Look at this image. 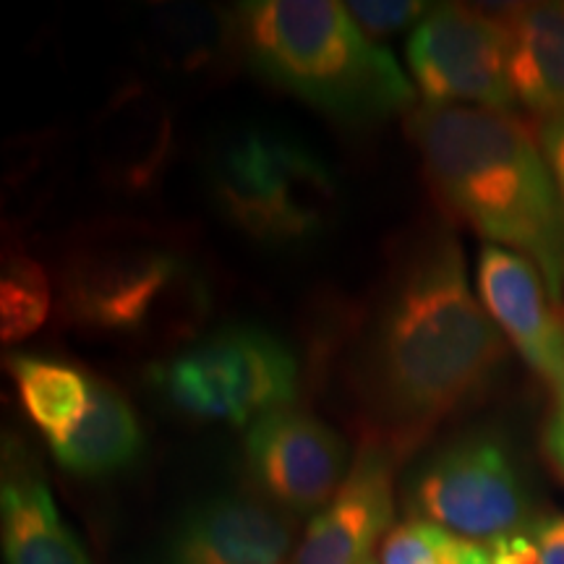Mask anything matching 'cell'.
I'll list each match as a JSON object with an SVG mask.
<instances>
[{"label":"cell","mask_w":564,"mask_h":564,"mask_svg":"<svg viewBox=\"0 0 564 564\" xmlns=\"http://www.w3.org/2000/svg\"><path fill=\"white\" fill-rule=\"evenodd\" d=\"M11 373L17 379L21 403L40 432L47 434V442L68 434L87 413L91 382L70 366L17 356L11 361Z\"/></svg>","instance_id":"16"},{"label":"cell","mask_w":564,"mask_h":564,"mask_svg":"<svg viewBox=\"0 0 564 564\" xmlns=\"http://www.w3.org/2000/svg\"><path fill=\"white\" fill-rule=\"evenodd\" d=\"M293 520L251 494H217L181 518L162 564H291Z\"/></svg>","instance_id":"9"},{"label":"cell","mask_w":564,"mask_h":564,"mask_svg":"<svg viewBox=\"0 0 564 564\" xmlns=\"http://www.w3.org/2000/svg\"><path fill=\"white\" fill-rule=\"evenodd\" d=\"M505 337L470 291L463 253L442 241L408 267L371 352L377 408L419 432L481 390L505 358Z\"/></svg>","instance_id":"2"},{"label":"cell","mask_w":564,"mask_h":564,"mask_svg":"<svg viewBox=\"0 0 564 564\" xmlns=\"http://www.w3.org/2000/svg\"><path fill=\"white\" fill-rule=\"evenodd\" d=\"M238 40L264 79L329 116L371 121L413 105L411 82L333 0H253L238 9Z\"/></svg>","instance_id":"3"},{"label":"cell","mask_w":564,"mask_h":564,"mask_svg":"<svg viewBox=\"0 0 564 564\" xmlns=\"http://www.w3.org/2000/svg\"><path fill=\"white\" fill-rule=\"evenodd\" d=\"M408 63L426 105L507 112L518 102L505 13L457 3L429 11L408 40Z\"/></svg>","instance_id":"6"},{"label":"cell","mask_w":564,"mask_h":564,"mask_svg":"<svg viewBox=\"0 0 564 564\" xmlns=\"http://www.w3.org/2000/svg\"><path fill=\"white\" fill-rule=\"evenodd\" d=\"M478 293L499 333L560 392L564 387V324L549 306L552 295L539 267L518 251L484 246L478 257Z\"/></svg>","instance_id":"10"},{"label":"cell","mask_w":564,"mask_h":564,"mask_svg":"<svg viewBox=\"0 0 564 564\" xmlns=\"http://www.w3.org/2000/svg\"><path fill=\"white\" fill-rule=\"evenodd\" d=\"M455 544V535L429 520L400 523L382 544V564H440Z\"/></svg>","instance_id":"18"},{"label":"cell","mask_w":564,"mask_h":564,"mask_svg":"<svg viewBox=\"0 0 564 564\" xmlns=\"http://www.w3.org/2000/svg\"><path fill=\"white\" fill-rule=\"evenodd\" d=\"M154 382L183 413L243 426L293 405L299 364L267 329L228 327L158 366Z\"/></svg>","instance_id":"5"},{"label":"cell","mask_w":564,"mask_h":564,"mask_svg":"<svg viewBox=\"0 0 564 564\" xmlns=\"http://www.w3.org/2000/svg\"><path fill=\"white\" fill-rule=\"evenodd\" d=\"M51 308V282L30 259L6 267L0 285V329L3 343H17L37 333Z\"/></svg>","instance_id":"17"},{"label":"cell","mask_w":564,"mask_h":564,"mask_svg":"<svg viewBox=\"0 0 564 564\" xmlns=\"http://www.w3.org/2000/svg\"><path fill=\"white\" fill-rule=\"evenodd\" d=\"M440 564H457V539H455V544H453V549H449V552H447V554H444V560H442Z\"/></svg>","instance_id":"25"},{"label":"cell","mask_w":564,"mask_h":564,"mask_svg":"<svg viewBox=\"0 0 564 564\" xmlns=\"http://www.w3.org/2000/svg\"><path fill=\"white\" fill-rule=\"evenodd\" d=\"M413 507L421 520L465 541L520 533L528 520L518 470L491 436H468L449 444L423 465L413 484Z\"/></svg>","instance_id":"7"},{"label":"cell","mask_w":564,"mask_h":564,"mask_svg":"<svg viewBox=\"0 0 564 564\" xmlns=\"http://www.w3.org/2000/svg\"><path fill=\"white\" fill-rule=\"evenodd\" d=\"M348 6L350 17L356 19V24L361 26L366 34H394L405 30L408 24L415 19L426 17V3H413V0H356Z\"/></svg>","instance_id":"19"},{"label":"cell","mask_w":564,"mask_h":564,"mask_svg":"<svg viewBox=\"0 0 564 564\" xmlns=\"http://www.w3.org/2000/svg\"><path fill=\"white\" fill-rule=\"evenodd\" d=\"M546 449L560 474L564 476V408H556L554 419L546 426Z\"/></svg>","instance_id":"23"},{"label":"cell","mask_w":564,"mask_h":564,"mask_svg":"<svg viewBox=\"0 0 564 564\" xmlns=\"http://www.w3.org/2000/svg\"><path fill=\"white\" fill-rule=\"evenodd\" d=\"M394 512L387 449H364L333 502L316 512L291 564H364Z\"/></svg>","instance_id":"11"},{"label":"cell","mask_w":564,"mask_h":564,"mask_svg":"<svg viewBox=\"0 0 564 564\" xmlns=\"http://www.w3.org/2000/svg\"><path fill=\"white\" fill-rule=\"evenodd\" d=\"M457 564H491L489 549L476 544V541L457 539Z\"/></svg>","instance_id":"24"},{"label":"cell","mask_w":564,"mask_h":564,"mask_svg":"<svg viewBox=\"0 0 564 564\" xmlns=\"http://www.w3.org/2000/svg\"><path fill=\"white\" fill-rule=\"evenodd\" d=\"M489 562L491 564H541L539 546H535L533 535L512 533L502 539L489 541Z\"/></svg>","instance_id":"20"},{"label":"cell","mask_w":564,"mask_h":564,"mask_svg":"<svg viewBox=\"0 0 564 564\" xmlns=\"http://www.w3.org/2000/svg\"><path fill=\"white\" fill-rule=\"evenodd\" d=\"M364 564H377V562H373V560H366V562H364Z\"/></svg>","instance_id":"27"},{"label":"cell","mask_w":564,"mask_h":564,"mask_svg":"<svg viewBox=\"0 0 564 564\" xmlns=\"http://www.w3.org/2000/svg\"><path fill=\"white\" fill-rule=\"evenodd\" d=\"M541 147H544L549 167H552L556 192H560V202L564 212V112L562 116H554L549 118V121H544V129H541Z\"/></svg>","instance_id":"21"},{"label":"cell","mask_w":564,"mask_h":564,"mask_svg":"<svg viewBox=\"0 0 564 564\" xmlns=\"http://www.w3.org/2000/svg\"><path fill=\"white\" fill-rule=\"evenodd\" d=\"M215 188L232 223L274 243L314 236L335 202L327 165L301 141L267 131H249L225 147Z\"/></svg>","instance_id":"4"},{"label":"cell","mask_w":564,"mask_h":564,"mask_svg":"<svg viewBox=\"0 0 564 564\" xmlns=\"http://www.w3.org/2000/svg\"><path fill=\"white\" fill-rule=\"evenodd\" d=\"M510 34L514 100L541 118L564 112V3L502 11Z\"/></svg>","instance_id":"14"},{"label":"cell","mask_w":564,"mask_h":564,"mask_svg":"<svg viewBox=\"0 0 564 564\" xmlns=\"http://www.w3.org/2000/svg\"><path fill=\"white\" fill-rule=\"evenodd\" d=\"M183 280V267L171 253H116L79 270L68 282V301L95 327L137 333L158 322Z\"/></svg>","instance_id":"12"},{"label":"cell","mask_w":564,"mask_h":564,"mask_svg":"<svg viewBox=\"0 0 564 564\" xmlns=\"http://www.w3.org/2000/svg\"><path fill=\"white\" fill-rule=\"evenodd\" d=\"M541 564H564V518L544 520L533 528Z\"/></svg>","instance_id":"22"},{"label":"cell","mask_w":564,"mask_h":564,"mask_svg":"<svg viewBox=\"0 0 564 564\" xmlns=\"http://www.w3.org/2000/svg\"><path fill=\"white\" fill-rule=\"evenodd\" d=\"M141 429L121 392L91 382L89 405L68 434L51 440L55 460L76 476H108L129 468L141 453Z\"/></svg>","instance_id":"15"},{"label":"cell","mask_w":564,"mask_h":564,"mask_svg":"<svg viewBox=\"0 0 564 564\" xmlns=\"http://www.w3.org/2000/svg\"><path fill=\"white\" fill-rule=\"evenodd\" d=\"M560 408H564V387L560 390Z\"/></svg>","instance_id":"26"},{"label":"cell","mask_w":564,"mask_h":564,"mask_svg":"<svg viewBox=\"0 0 564 564\" xmlns=\"http://www.w3.org/2000/svg\"><path fill=\"white\" fill-rule=\"evenodd\" d=\"M246 470L282 512L324 510L348 478V444L329 423L295 408L267 413L246 434Z\"/></svg>","instance_id":"8"},{"label":"cell","mask_w":564,"mask_h":564,"mask_svg":"<svg viewBox=\"0 0 564 564\" xmlns=\"http://www.w3.org/2000/svg\"><path fill=\"white\" fill-rule=\"evenodd\" d=\"M0 520L6 564H91L32 465H6Z\"/></svg>","instance_id":"13"},{"label":"cell","mask_w":564,"mask_h":564,"mask_svg":"<svg viewBox=\"0 0 564 564\" xmlns=\"http://www.w3.org/2000/svg\"><path fill=\"white\" fill-rule=\"evenodd\" d=\"M444 204L494 246L539 267L552 301L564 293V212L541 137L502 110L423 105L411 118Z\"/></svg>","instance_id":"1"}]
</instances>
